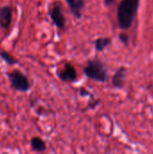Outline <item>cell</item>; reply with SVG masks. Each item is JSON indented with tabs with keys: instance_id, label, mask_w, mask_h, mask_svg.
<instances>
[{
	"instance_id": "6da1fadb",
	"label": "cell",
	"mask_w": 153,
	"mask_h": 154,
	"mask_svg": "<svg viewBox=\"0 0 153 154\" xmlns=\"http://www.w3.org/2000/svg\"><path fill=\"white\" fill-rule=\"evenodd\" d=\"M141 0H121L117 7V22L122 30L132 27L140 6Z\"/></svg>"
},
{
	"instance_id": "7a4b0ae2",
	"label": "cell",
	"mask_w": 153,
	"mask_h": 154,
	"mask_svg": "<svg viewBox=\"0 0 153 154\" xmlns=\"http://www.w3.org/2000/svg\"><path fill=\"white\" fill-rule=\"evenodd\" d=\"M83 71L89 79L100 83H106L108 80V70L104 62L98 58L89 59Z\"/></svg>"
},
{
	"instance_id": "3957f363",
	"label": "cell",
	"mask_w": 153,
	"mask_h": 154,
	"mask_svg": "<svg viewBox=\"0 0 153 154\" xmlns=\"http://www.w3.org/2000/svg\"><path fill=\"white\" fill-rule=\"evenodd\" d=\"M5 75L13 89L22 92V93H25L30 90L31 83L29 81V79L20 69H12L10 71H7Z\"/></svg>"
},
{
	"instance_id": "277c9868",
	"label": "cell",
	"mask_w": 153,
	"mask_h": 154,
	"mask_svg": "<svg viewBox=\"0 0 153 154\" xmlns=\"http://www.w3.org/2000/svg\"><path fill=\"white\" fill-rule=\"evenodd\" d=\"M48 14L56 28L59 31H64L66 27V18L63 13L61 4L60 2H53L49 6Z\"/></svg>"
},
{
	"instance_id": "5b68a950",
	"label": "cell",
	"mask_w": 153,
	"mask_h": 154,
	"mask_svg": "<svg viewBox=\"0 0 153 154\" xmlns=\"http://www.w3.org/2000/svg\"><path fill=\"white\" fill-rule=\"evenodd\" d=\"M57 76L61 81L68 83H74L78 79L77 69L70 62H66L63 68L57 71Z\"/></svg>"
},
{
	"instance_id": "8992f818",
	"label": "cell",
	"mask_w": 153,
	"mask_h": 154,
	"mask_svg": "<svg viewBox=\"0 0 153 154\" xmlns=\"http://www.w3.org/2000/svg\"><path fill=\"white\" fill-rule=\"evenodd\" d=\"M14 9L11 5H5L0 6V29L7 30L11 26Z\"/></svg>"
},
{
	"instance_id": "52a82bcc",
	"label": "cell",
	"mask_w": 153,
	"mask_h": 154,
	"mask_svg": "<svg viewBox=\"0 0 153 154\" xmlns=\"http://www.w3.org/2000/svg\"><path fill=\"white\" fill-rule=\"evenodd\" d=\"M127 75V68L121 66L116 69L112 78V85L114 88L121 89L124 87V79Z\"/></svg>"
},
{
	"instance_id": "ba28073f",
	"label": "cell",
	"mask_w": 153,
	"mask_h": 154,
	"mask_svg": "<svg viewBox=\"0 0 153 154\" xmlns=\"http://www.w3.org/2000/svg\"><path fill=\"white\" fill-rule=\"evenodd\" d=\"M68 4L72 14L77 19H81L83 9L85 8V0H65Z\"/></svg>"
},
{
	"instance_id": "9c48e42d",
	"label": "cell",
	"mask_w": 153,
	"mask_h": 154,
	"mask_svg": "<svg viewBox=\"0 0 153 154\" xmlns=\"http://www.w3.org/2000/svg\"><path fill=\"white\" fill-rule=\"evenodd\" d=\"M30 145L32 151L36 152H44L47 150L46 143L39 136H34L30 141Z\"/></svg>"
},
{
	"instance_id": "30bf717a",
	"label": "cell",
	"mask_w": 153,
	"mask_h": 154,
	"mask_svg": "<svg viewBox=\"0 0 153 154\" xmlns=\"http://www.w3.org/2000/svg\"><path fill=\"white\" fill-rule=\"evenodd\" d=\"M112 44V38L111 37H99L96 39L94 42V47L96 51L100 52L105 51Z\"/></svg>"
},
{
	"instance_id": "8fae6325",
	"label": "cell",
	"mask_w": 153,
	"mask_h": 154,
	"mask_svg": "<svg viewBox=\"0 0 153 154\" xmlns=\"http://www.w3.org/2000/svg\"><path fill=\"white\" fill-rule=\"evenodd\" d=\"M0 58L3 60V61L5 63H6L9 66L18 64V60L13 55L8 53L6 51H0Z\"/></svg>"
},
{
	"instance_id": "7c38bea8",
	"label": "cell",
	"mask_w": 153,
	"mask_h": 154,
	"mask_svg": "<svg viewBox=\"0 0 153 154\" xmlns=\"http://www.w3.org/2000/svg\"><path fill=\"white\" fill-rule=\"evenodd\" d=\"M119 40L120 42L124 45V46H129V43H130V37L129 35L126 33V32H121L119 34Z\"/></svg>"
},
{
	"instance_id": "4fadbf2b",
	"label": "cell",
	"mask_w": 153,
	"mask_h": 154,
	"mask_svg": "<svg viewBox=\"0 0 153 154\" xmlns=\"http://www.w3.org/2000/svg\"><path fill=\"white\" fill-rule=\"evenodd\" d=\"M99 105H100V100L99 99H96L95 97H91L90 100L88 101V104H87L88 109H95Z\"/></svg>"
},
{
	"instance_id": "5bb4252c",
	"label": "cell",
	"mask_w": 153,
	"mask_h": 154,
	"mask_svg": "<svg viewBox=\"0 0 153 154\" xmlns=\"http://www.w3.org/2000/svg\"><path fill=\"white\" fill-rule=\"evenodd\" d=\"M79 94H80V96H81V97H87V96H89V97H93V95H92V94H91L87 89H86L85 88H80Z\"/></svg>"
},
{
	"instance_id": "9a60e30c",
	"label": "cell",
	"mask_w": 153,
	"mask_h": 154,
	"mask_svg": "<svg viewBox=\"0 0 153 154\" xmlns=\"http://www.w3.org/2000/svg\"><path fill=\"white\" fill-rule=\"evenodd\" d=\"M115 2V0H104V5L106 6H111L112 5H114Z\"/></svg>"
}]
</instances>
